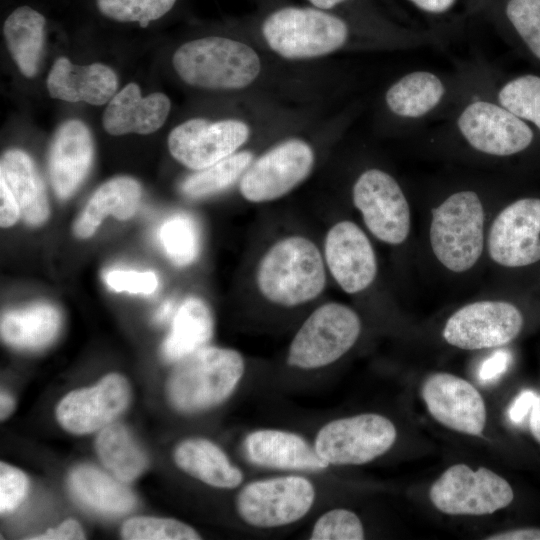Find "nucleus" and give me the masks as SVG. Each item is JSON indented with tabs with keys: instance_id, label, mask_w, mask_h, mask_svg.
<instances>
[{
	"instance_id": "obj_1",
	"label": "nucleus",
	"mask_w": 540,
	"mask_h": 540,
	"mask_svg": "<svg viewBox=\"0 0 540 540\" xmlns=\"http://www.w3.org/2000/svg\"><path fill=\"white\" fill-rule=\"evenodd\" d=\"M172 64L184 83L205 90H244L263 71L262 59L251 45L224 36H206L182 44L173 54Z\"/></svg>"
},
{
	"instance_id": "obj_2",
	"label": "nucleus",
	"mask_w": 540,
	"mask_h": 540,
	"mask_svg": "<svg viewBox=\"0 0 540 540\" xmlns=\"http://www.w3.org/2000/svg\"><path fill=\"white\" fill-rule=\"evenodd\" d=\"M487 228L485 206L476 191L450 193L431 210L428 239L435 260L454 274L472 270L486 252Z\"/></svg>"
},
{
	"instance_id": "obj_3",
	"label": "nucleus",
	"mask_w": 540,
	"mask_h": 540,
	"mask_svg": "<svg viewBox=\"0 0 540 540\" xmlns=\"http://www.w3.org/2000/svg\"><path fill=\"white\" fill-rule=\"evenodd\" d=\"M260 33L268 48L286 60H311L342 49L350 40L348 23L311 5H285L267 13Z\"/></svg>"
},
{
	"instance_id": "obj_4",
	"label": "nucleus",
	"mask_w": 540,
	"mask_h": 540,
	"mask_svg": "<svg viewBox=\"0 0 540 540\" xmlns=\"http://www.w3.org/2000/svg\"><path fill=\"white\" fill-rule=\"evenodd\" d=\"M257 287L268 301L294 307L318 297L325 288L322 255L313 241L289 236L263 255L256 273Z\"/></svg>"
},
{
	"instance_id": "obj_5",
	"label": "nucleus",
	"mask_w": 540,
	"mask_h": 540,
	"mask_svg": "<svg viewBox=\"0 0 540 540\" xmlns=\"http://www.w3.org/2000/svg\"><path fill=\"white\" fill-rule=\"evenodd\" d=\"M244 371L238 351L205 346L178 361L167 382L169 400L186 413L217 406L232 394Z\"/></svg>"
},
{
	"instance_id": "obj_6",
	"label": "nucleus",
	"mask_w": 540,
	"mask_h": 540,
	"mask_svg": "<svg viewBox=\"0 0 540 540\" xmlns=\"http://www.w3.org/2000/svg\"><path fill=\"white\" fill-rule=\"evenodd\" d=\"M361 319L351 307L329 302L315 309L295 334L287 362L300 369L328 366L345 355L357 342Z\"/></svg>"
},
{
	"instance_id": "obj_7",
	"label": "nucleus",
	"mask_w": 540,
	"mask_h": 540,
	"mask_svg": "<svg viewBox=\"0 0 540 540\" xmlns=\"http://www.w3.org/2000/svg\"><path fill=\"white\" fill-rule=\"evenodd\" d=\"M396 438L391 420L363 413L326 423L316 435L314 448L329 465H361L385 454Z\"/></svg>"
},
{
	"instance_id": "obj_8",
	"label": "nucleus",
	"mask_w": 540,
	"mask_h": 540,
	"mask_svg": "<svg viewBox=\"0 0 540 540\" xmlns=\"http://www.w3.org/2000/svg\"><path fill=\"white\" fill-rule=\"evenodd\" d=\"M312 482L300 475L255 480L246 484L236 498L240 518L257 528H275L303 518L315 501Z\"/></svg>"
},
{
	"instance_id": "obj_9",
	"label": "nucleus",
	"mask_w": 540,
	"mask_h": 540,
	"mask_svg": "<svg viewBox=\"0 0 540 540\" xmlns=\"http://www.w3.org/2000/svg\"><path fill=\"white\" fill-rule=\"evenodd\" d=\"M352 200L368 231L379 241L397 246L411 232V209L399 182L379 168L363 171L352 187Z\"/></svg>"
},
{
	"instance_id": "obj_10",
	"label": "nucleus",
	"mask_w": 540,
	"mask_h": 540,
	"mask_svg": "<svg viewBox=\"0 0 540 540\" xmlns=\"http://www.w3.org/2000/svg\"><path fill=\"white\" fill-rule=\"evenodd\" d=\"M433 505L448 515H486L507 507L514 498L511 485L494 471L466 464L446 469L431 485Z\"/></svg>"
},
{
	"instance_id": "obj_11",
	"label": "nucleus",
	"mask_w": 540,
	"mask_h": 540,
	"mask_svg": "<svg viewBox=\"0 0 540 540\" xmlns=\"http://www.w3.org/2000/svg\"><path fill=\"white\" fill-rule=\"evenodd\" d=\"M314 164L315 152L309 142L285 139L253 160L239 181V191L252 203L279 199L300 185Z\"/></svg>"
},
{
	"instance_id": "obj_12",
	"label": "nucleus",
	"mask_w": 540,
	"mask_h": 540,
	"mask_svg": "<svg viewBox=\"0 0 540 540\" xmlns=\"http://www.w3.org/2000/svg\"><path fill=\"white\" fill-rule=\"evenodd\" d=\"M524 318L513 303L499 299L469 302L446 320L442 336L462 350H481L504 346L522 331Z\"/></svg>"
},
{
	"instance_id": "obj_13",
	"label": "nucleus",
	"mask_w": 540,
	"mask_h": 540,
	"mask_svg": "<svg viewBox=\"0 0 540 540\" xmlns=\"http://www.w3.org/2000/svg\"><path fill=\"white\" fill-rule=\"evenodd\" d=\"M456 127L469 147L492 157L520 153L534 138L527 122L497 101L482 98L473 99L462 108Z\"/></svg>"
},
{
	"instance_id": "obj_14",
	"label": "nucleus",
	"mask_w": 540,
	"mask_h": 540,
	"mask_svg": "<svg viewBox=\"0 0 540 540\" xmlns=\"http://www.w3.org/2000/svg\"><path fill=\"white\" fill-rule=\"evenodd\" d=\"M486 253L503 268L540 260V198L525 197L503 207L487 228Z\"/></svg>"
},
{
	"instance_id": "obj_15",
	"label": "nucleus",
	"mask_w": 540,
	"mask_h": 540,
	"mask_svg": "<svg viewBox=\"0 0 540 540\" xmlns=\"http://www.w3.org/2000/svg\"><path fill=\"white\" fill-rule=\"evenodd\" d=\"M250 136L251 127L242 119L192 118L170 132L168 148L179 163L197 171L239 151Z\"/></svg>"
},
{
	"instance_id": "obj_16",
	"label": "nucleus",
	"mask_w": 540,
	"mask_h": 540,
	"mask_svg": "<svg viewBox=\"0 0 540 540\" xmlns=\"http://www.w3.org/2000/svg\"><path fill=\"white\" fill-rule=\"evenodd\" d=\"M421 395L430 415L445 427L480 435L487 410L480 392L467 380L447 372H434L422 384Z\"/></svg>"
},
{
	"instance_id": "obj_17",
	"label": "nucleus",
	"mask_w": 540,
	"mask_h": 540,
	"mask_svg": "<svg viewBox=\"0 0 540 540\" xmlns=\"http://www.w3.org/2000/svg\"><path fill=\"white\" fill-rule=\"evenodd\" d=\"M130 385L125 377L112 373L95 386L75 390L58 404L59 424L74 434H89L109 425L128 406Z\"/></svg>"
},
{
	"instance_id": "obj_18",
	"label": "nucleus",
	"mask_w": 540,
	"mask_h": 540,
	"mask_svg": "<svg viewBox=\"0 0 540 540\" xmlns=\"http://www.w3.org/2000/svg\"><path fill=\"white\" fill-rule=\"evenodd\" d=\"M324 246L327 267L344 292L361 293L373 284L378 271L376 253L356 223L343 220L334 224Z\"/></svg>"
},
{
	"instance_id": "obj_19",
	"label": "nucleus",
	"mask_w": 540,
	"mask_h": 540,
	"mask_svg": "<svg viewBox=\"0 0 540 540\" xmlns=\"http://www.w3.org/2000/svg\"><path fill=\"white\" fill-rule=\"evenodd\" d=\"M93 159V141L80 120L64 122L54 135L49 154V177L55 194L67 199L87 176Z\"/></svg>"
},
{
	"instance_id": "obj_20",
	"label": "nucleus",
	"mask_w": 540,
	"mask_h": 540,
	"mask_svg": "<svg viewBox=\"0 0 540 540\" xmlns=\"http://www.w3.org/2000/svg\"><path fill=\"white\" fill-rule=\"evenodd\" d=\"M170 109L171 102L165 94L155 92L142 97L139 86L129 83L109 101L102 124L110 135H146L165 123Z\"/></svg>"
},
{
	"instance_id": "obj_21",
	"label": "nucleus",
	"mask_w": 540,
	"mask_h": 540,
	"mask_svg": "<svg viewBox=\"0 0 540 540\" xmlns=\"http://www.w3.org/2000/svg\"><path fill=\"white\" fill-rule=\"evenodd\" d=\"M46 84L52 98L101 106L115 95L118 80L115 72L104 64L80 66L59 57L50 69Z\"/></svg>"
},
{
	"instance_id": "obj_22",
	"label": "nucleus",
	"mask_w": 540,
	"mask_h": 540,
	"mask_svg": "<svg viewBox=\"0 0 540 540\" xmlns=\"http://www.w3.org/2000/svg\"><path fill=\"white\" fill-rule=\"evenodd\" d=\"M245 451L252 463L263 467L319 471L329 466L302 436L279 429L251 432Z\"/></svg>"
},
{
	"instance_id": "obj_23",
	"label": "nucleus",
	"mask_w": 540,
	"mask_h": 540,
	"mask_svg": "<svg viewBox=\"0 0 540 540\" xmlns=\"http://www.w3.org/2000/svg\"><path fill=\"white\" fill-rule=\"evenodd\" d=\"M0 180L7 185L28 224L38 226L47 220L49 204L45 188L27 153L18 149L6 151L0 162Z\"/></svg>"
},
{
	"instance_id": "obj_24",
	"label": "nucleus",
	"mask_w": 540,
	"mask_h": 540,
	"mask_svg": "<svg viewBox=\"0 0 540 540\" xmlns=\"http://www.w3.org/2000/svg\"><path fill=\"white\" fill-rule=\"evenodd\" d=\"M69 486L79 502L101 514L123 515L136 506L135 495L123 481L93 466L75 468Z\"/></svg>"
},
{
	"instance_id": "obj_25",
	"label": "nucleus",
	"mask_w": 540,
	"mask_h": 540,
	"mask_svg": "<svg viewBox=\"0 0 540 540\" xmlns=\"http://www.w3.org/2000/svg\"><path fill=\"white\" fill-rule=\"evenodd\" d=\"M141 187L127 176L113 178L102 184L91 196L83 212L74 224L79 238L92 236L108 215L119 220L132 217L139 205Z\"/></svg>"
},
{
	"instance_id": "obj_26",
	"label": "nucleus",
	"mask_w": 540,
	"mask_h": 540,
	"mask_svg": "<svg viewBox=\"0 0 540 540\" xmlns=\"http://www.w3.org/2000/svg\"><path fill=\"white\" fill-rule=\"evenodd\" d=\"M174 460L180 469L216 488L232 489L243 481L242 471L219 446L207 439L182 441L174 451Z\"/></svg>"
},
{
	"instance_id": "obj_27",
	"label": "nucleus",
	"mask_w": 540,
	"mask_h": 540,
	"mask_svg": "<svg viewBox=\"0 0 540 540\" xmlns=\"http://www.w3.org/2000/svg\"><path fill=\"white\" fill-rule=\"evenodd\" d=\"M446 86L442 79L430 71H413L392 83L385 92L387 109L402 119L422 118L442 102Z\"/></svg>"
},
{
	"instance_id": "obj_28",
	"label": "nucleus",
	"mask_w": 540,
	"mask_h": 540,
	"mask_svg": "<svg viewBox=\"0 0 540 540\" xmlns=\"http://www.w3.org/2000/svg\"><path fill=\"white\" fill-rule=\"evenodd\" d=\"M212 334L213 318L208 305L198 297H188L175 311L162 356L167 362H178L205 347Z\"/></svg>"
},
{
	"instance_id": "obj_29",
	"label": "nucleus",
	"mask_w": 540,
	"mask_h": 540,
	"mask_svg": "<svg viewBox=\"0 0 540 540\" xmlns=\"http://www.w3.org/2000/svg\"><path fill=\"white\" fill-rule=\"evenodd\" d=\"M45 23L44 16L28 6L15 9L4 22L3 34L7 48L25 77L31 78L38 71Z\"/></svg>"
},
{
	"instance_id": "obj_30",
	"label": "nucleus",
	"mask_w": 540,
	"mask_h": 540,
	"mask_svg": "<svg viewBox=\"0 0 540 540\" xmlns=\"http://www.w3.org/2000/svg\"><path fill=\"white\" fill-rule=\"evenodd\" d=\"M59 311L47 303L5 313L1 318V336L17 348L36 349L49 344L60 327Z\"/></svg>"
},
{
	"instance_id": "obj_31",
	"label": "nucleus",
	"mask_w": 540,
	"mask_h": 540,
	"mask_svg": "<svg viewBox=\"0 0 540 540\" xmlns=\"http://www.w3.org/2000/svg\"><path fill=\"white\" fill-rule=\"evenodd\" d=\"M96 452L105 467L123 482L139 477L147 467V457L120 423H110L100 430Z\"/></svg>"
},
{
	"instance_id": "obj_32",
	"label": "nucleus",
	"mask_w": 540,
	"mask_h": 540,
	"mask_svg": "<svg viewBox=\"0 0 540 540\" xmlns=\"http://www.w3.org/2000/svg\"><path fill=\"white\" fill-rule=\"evenodd\" d=\"M253 160L252 152L237 151L186 177L181 183V192L189 198L197 199L223 191L240 181Z\"/></svg>"
},
{
	"instance_id": "obj_33",
	"label": "nucleus",
	"mask_w": 540,
	"mask_h": 540,
	"mask_svg": "<svg viewBox=\"0 0 540 540\" xmlns=\"http://www.w3.org/2000/svg\"><path fill=\"white\" fill-rule=\"evenodd\" d=\"M158 239L167 257L177 266L189 265L198 256L199 229L196 221L186 213L167 218L159 228Z\"/></svg>"
},
{
	"instance_id": "obj_34",
	"label": "nucleus",
	"mask_w": 540,
	"mask_h": 540,
	"mask_svg": "<svg viewBox=\"0 0 540 540\" xmlns=\"http://www.w3.org/2000/svg\"><path fill=\"white\" fill-rule=\"evenodd\" d=\"M497 102L540 129V76L526 74L504 83L497 92Z\"/></svg>"
},
{
	"instance_id": "obj_35",
	"label": "nucleus",
	"mask_w": 540,
	"mask_h": 540,
	"mask_svg": "<svg viewBox=\"0 0 540 540\" xmlns=\"http://www.w3.org/2000/svg\"><path fill=\"white\" fill-rule=\"evenodd\" d=\"M121 535L128 540H195L198 532L191 526L170 518L138 516L127 520Z\"/></svg>"
},
{
	"instance_id": "obj_36",
	"label": "nucleus",
	"mask_w": 540,
	"mask_h": 540,
	"mask_svg": "<svg viewBox=\"0 0 540 540\" xmlns=\"http://www.w3.org/2000/svg\"><path fill=\"white\" fill-rule=\"evenodd\" d=\"M104 16L118 22H137L145 28L169 12L176 0H96Z\"/></svg>"
},
{
	"instance_id": "obj_37",
	"label": "nucleus",
	"mask_w": 540,
	"mask_h": 540,
	"mask_svg": "<svg viewBox=\"0 0 540 540\" xmlns=\"http://www.w3.org/2000/svg\"><path fill=\"white\" fill-rule=\"evenodd\" d=\"M365 532L360 518L351 510L335 508L322 514L313 525L312 540H361Z\"/></svg>"
},
{
	"instance_id": "obj_38",
	"label": "nucleus",
	"mask_w": 540,
	"mask_h": 540,
	"mask_svg": "<svg viewBox=\"0 0 540 540\" xmlns=\"http://www.w3.org/2000/svg\"><path fill=\"white\" fill-rule=\"evenodd\" d=\"M506 15L530 52L540 60V0H509Z\"/></svg>"
},
{
	"instance_id": "obj_39",
	"label": "nucleus",
	"mask_w": 540,
	"mask_h": 540,
	"mask_svg": "<svg viewBox=\"0 0 540 540\" xmlns=\"http://www.w3.org/2000/svg\"><path fill=\"white\" fill-rule=\"evenodd\" d=\"M29 487L27 476L7 463L0 464V512L6 514L16 509L25 498Z\"/></svg>"
},
{
	"instance_id": "obj_40",
	"label": "nucleus",
	"mask_w": 540,
	"mask_h": 540,
	"mask_svg": "<svg viewBox=\"0 0 540 540\" xmlns=\"http://www.w3.org/2000/svg\"><path fill=\"white\" fill-rule=\"evenodd\" d=\"M103 279L110 289L117 292L151 294L158 286L156 274L150 271L112 269L104 274Z\"/></svg>"
},
{
	"instance_id": "obj_41",
	"label": "nucleus",
	"mask_w": 540,
	"mask_h": 540,
	"mask_svg": "<svg viewBox=\"0 0 540 540\" xmlns=\"http://www.w3.org/2000/svg\"><path fill=\"white\" fill-rule=\"evenodd\" d=\"M510 361L511 355L508 351L498 350L482 363L479 378L485 382L497 379L508 369Z\"/></svg>"
},
{
	"instance_id": "obj_42",
	"label": "nucleus",
	"mask_w": 540,
	"mask_h": 540,
	"mask_svg": "<svg viewBox=\"0 0 540 540\" xmlns=\"http://www.w3.org/2000/svg\"><path fill=\"white\" fill-rule=\"evenodd\" d=\"M84 531L78 521L67 519L56 528L47 530L41 535L31 537L34 540H79L84 539Z\"/></svg>"
},
{
	"instance_id": "obj_43",
	"label": "nucleus",
	"mask_w": 540,
	"mask_h": 540,
	"mask_svg": "<svg viewBox=\"0 0 540 540\" xmlns=\"http://www.w3.org/2000/svg\"><path fill=\"white\" fill-rule=\"evenodd\" d=\"M0 224L12 226L21 217L19 206L4 181L0 180Z\"/></svg>"
},
{
	"instance_id": "obj_44",
	"label": "nucleus",
	"mask_w": 540,
	"mask_h": 540,
	"mask_svg": "<svg viewBox=\"0 0 540 540\" xmlns=\"http://www.w3.org/2000/svg\"><path fill=\"white\" fill-rule=\"evenodd\" d=\"M537 398L535 392L531 390L522 391L512 402L508 410V416L512 423L521 424L532 410Z\"/></svg>"
},
{
	"instance_id": "obj_45",
	"label": "nucleus",
	"mask_w": 540,
	"mask_h": 540,
	"mask_svg": "<svg viewBox=\"0 0 540 540\" xmlns=\"http://www.w3.org/2000/svg\"><path fill=\"white\" fill-rule=\"evenodd\" d=\"M488 540H540V529L519 528L495 533L486 537Z\"/></svg>"
},
{
	"instance_id": "obj_46",
	"label": "nucleus",
	"mask_w": 540,
	"mask_h": 540,
	"mask_svg": "<svg viewBox=\"0 0 540 540\" xmlns=\"http://www.w3.org/2000/svg\"><path fill=\"white\" fill-rule=\"evenodd\" d=\"M419 9L429 13H443L449 10L455 0H409Z\"/></svg>"
},
{
	"instance_id": "obj_47",
	"label": "nucleus",
	"mask_w": 540,
	"mask_h": 540,
	"mask_svg": "<svg viewBox=\"0 0 540 540\" xmlns=\"http://www.w3.org/2000/svg\"><path fill=\"white\" fill-rule=\"evenodd\" d=\"M529 428L533 437L536 439L537 442L540 443V395H537V398L530 412Z\"/></svg>"
},
{
	"instance_id": "obj_48",
	"label": "nucleus",
	"mask_w": 540,
	"mask_h": 540,
	"mask_svg": "<svg viewBox=\"0 0 540 540\" xmlns=\"http://www.w3.org/2000/svg\"><path fill=\"white\" fill-rule=\"evenodd\" d=\"M175 307L174 302L169 300L164 302L155 313V321L158 323H163L167 321L174 313Z\"/></svg>"
},
{
	"instance_id": "obj_49",
	"label": "nucleus",
	"mask_w": 540,
	"mask_h": 540,
	"mask_svg": "<svg viewBox=\"0 0 540 540\" xmlns=\"http://www.w3.org/2000/svg\"><path fill=\"white\" fill-rule=\"evenodd\" d=\"M311 6L325 11L333 12L334 9L349 0H306Z\"/></svg>"
},
{
	"instance_id": "obj_50",
	"label": "nucleus",
	"mask_w": 540,
	"mask_h": 540,
	"mask_svg": "<svg viewBox=\"0 0 540 540\" xmlns=\"http://www.w3.org/2000/svg\"><path fill=\"white\" fill-rule=\"evenodd\" d=\"M13 407H14V401L12 397L6 392H1V395H0L1 420L7 418L10 415V413L13 410Z\"/></svg>"
}]
</instances>
